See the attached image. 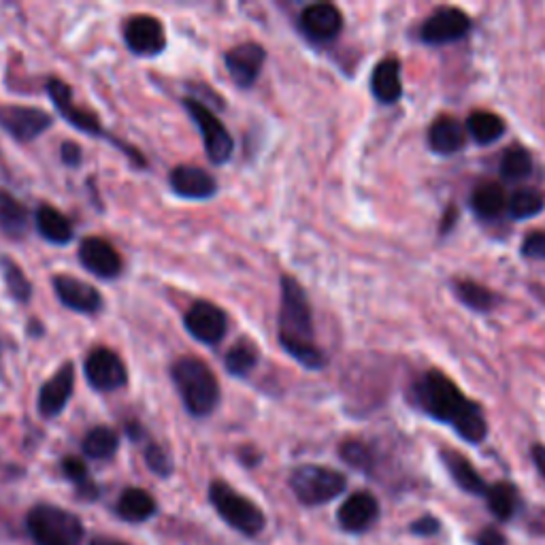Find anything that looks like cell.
<instances>
[{
	"mask_svg": "<svg viewBox=\"0 0 545 545\" xmlns=\"http://www.w3.org/2000/svg\"><path fill=\"white\" fill-rule=\"evenodd\" d=\"M279 345L307 369L326 365L324 352L316 345L313 316L307 294L294 277H282V307H279Z\"/></svg>",
	"mask_w": 545,
	"mask_h": 545,
	"instance_id": "6da1fadb",
	"label": "cell"
},
{
	"mask_svg": "<svg viewBox=\"0 0 545 545\" xmlns=\"http://www.w3.org/2000/svg\"><path fill=\"white\" fill-rule=\"evenodd\" d=\"M171 375L181 401L192 416L205 418L213 414V409L220 403V384L203 360L192 356L179 358L171 369Z\"/></svg>",
	"mask_w": 545,
	"mask_h": 545,
	"instance_id": "7a4b0ae2",
	"label": "cell"
},
{
	"mask_svg": "<svg viewBox=\"0 0 545 545\" xmlns=\"http://www.w3.org/2000/svg\"><path fill=\"white\" fill-rule=\"evenodd\" d=\"M26 528L37 545H79L86 533L79 516L47 503L28 511Z\"/></svg>",
	"mask_w": 545,
	"mask_h": 545,
	"instance_id": "3957f363",
	"label": "cell"
},
{
	"mask_svg": "<svg viewBox=\"0 0 545 545\" xmlns=\"http://www.w3.org/2000/svg\"><path fill=\"white\" fill-rule=\"evenodd\" d=\"M209 501L216 507L222 520L243 535L254 537L262 531L264 524H267L260 507L254 501L243 497V494H239L233 486H228L226 482H213L209 486Z\"/></svg>",
	"mask_w": 545,
	"mask_h": 545,
	"instance_id": "277c9868",
	"label": "cell"
},
{
	"mask_svg": "<svg viewBox=\"0 0 545 545\" xmlns=\"http://www.w3.org/2000/svg\"><path fill=\"white\" fill-rule=\"evenodd\" d=\"M418 399L428 416L439 422H450L452 426L462 416V411L471 405L452 379L437 371L422 377V382L418 384Z\"/></svg>",
	"mask_w": 545,
	"mask_h": 545,
	"instance_id": "5b68a950",
	"label": "cell"
},
{
	"mask_svg": "<svg viewBox=\"0 0 545 545\" xmlns=\"http://www.w3.org/2000/svg\"><path fill=\"white\" fill-rule=\"evenodd\" d=\"M47 94H49V98H52V101H54V105H56V109L60 111L62 118H64L66 122H69L71 126H75V128L81 130V132H86V135H92V137H105V139L113 141L115 145L122 147V150L126 152V156H130L132 162L137 164V167H145L147 162H145V158H143L137 150H132L130 145H124V143H120L118 139H113V137L107 135V132L103 130L101 120H98V115H96V113H92V111H88V109H84V107H77V105L73 103V92H71L69 86L64 84L62 79L49 77V79H47Z\"/></svg>",
	"mask_w": 545,
	"mask_h": 545,
	"instance_id": "8992f818",
	"label": "cell"
},
{
	"mask_svg": "<svg viewBox=\"0 0 545 545\" xmlns=\"http://www.w3.org/2000/svg\"><path fill=\"white\" fill-rule=\"evenodd\" d=\"M345 486H348V482H345L343 473L320 465H303L294 469L290 475V488L294 497L309 507L337 499Z\"/></svg>",
	"mask_w": 545,
	"mask_h": 545,
	"instance_id": "52a82bcc",
	"label": "cell"
},
{
	"mask_svg": "<svg viewBox=\"0 0 545 545\" xmlns=\"http://www.w3.org/2000/svg\"><path fill=\"white\" fill-rule=\"evenodd\" d=\"M184 107L192 115L194 124L198 126L203 135L205 152L213 164H226L233 156L235 143L226 126L216 118L209 107H205L201 101H194V98H184Z\"/></svg>",
	"mask_w": 545,
	"mask_h": 545,
	"instance_id": "ba28073f",
	"label": "cell"
},
{
	"mask_svg": "<svg viewBox=\"0 0 545 545\" xmlns=\"http://www.w3.org/2000/svg\"><path fill=\"white\" fill-rule=\"evenodd\" d=\"M86 379L98 392H113L128 384V371L122 358L109 348H96L86 358Z\"/></svg>",
	"mask_w": 545,
	"mask_h": 545,
	"instance_id": "9c48e42d",
	"label": "cell"
},
{
	"mask_svg": "<svg viewBox=\"0 0 545 545\" xmlns=\"http://www.w3.org/2000/svg\"><path fill=\"white\" fill-rule=\"evenodd\" d=\"M52 122V115L37 107L0 105V128L18 141H35Z\"/></svg>",
	"mask_w": 545,
	"mask_h": 545,
	"instance_id": "30bf717a",
	"label": "cell"
},
{
	"mask_svg": "<svg viewBox=\"0 0 545 545\" xmlns=\"http://www.w3.org/2000/svg\"><path fill=\"white\" fill-rule=\"evenodd\" d=\"M188 333L205 345H216L226 337L228 318L226 313L209 301H196L184 318Z\"/></svg>",
	"mask_w": 545,
	"mask_h": 545,
	"instance_id": "8fae6325",
	"label": "cell"
},
{
	"mask_svg": "<svg viewBox=\"0 0 545 545\" xmlns=\"http://www.w3.org/2000/svg\"><path fill=\"white\" fill-rule=\"evenodd\" d=\"M124 41L137 56H158L167 47L164 26L154 15H135L124 28Z\"/></svg>",
	"mask_w": 545,
	"mask_h": 545,
	"instance_id": "7c38bea8",
	"label": "cell"
},
{
	"mask_svg": "<svg viewBox=\"0 0 545 545\" xmlns=\"http://www.w3.org/2000/svg\"><path fill=\"white\" fill-rule=\"evenodd\" d=\"M471 28V20L467 18V13H462L460 9L454 7H443L437 9L431 18H428L422 26V41L431 43V45H445V43H454L462 39Z\"/></svg>",
	"mask_w": 545,
	"mask_h": 545,
	"instance_id": "4fadbf2b",
	"label": "cell"
},
{
	"mask_svg": "<svg viewBox=\"0 0 545 545\" xmlns=\"http://www.w3.org/2000/svg\"><path fill=\"white\" fill-rule=\"evenodd\" d=\"M264 60H267V52L258 43H241L226 52V71L230 79L235 81L239 88H252L254 81L258 79Z\"/></svg>",
	"mask_w": 545,
	"mask_h": 545,
	"instance_id": "5bb4252c",
	"label": "cell"
},
{
	"mask_svg": "<svg viewBox=\"0 0 545 545\" xmlns=\"http://www.w3.org/2000/svg\"><path fill=\"white\" fill-rule=\"evenodd\" d=\"M75 390V367L71 362H66L62 365L52 379H47V382L41 386L39 399H37V409L43 418H56L60 416L66 403L71 401Z\"/></svg>",
	"mask_w": 545,
	"mask_h": 545,
	"instance_id": "9a60e30c",
	"label": "cell"
},
{
	"mask_svg": "<svg viewBox=\"0 0 545 545\" xmlns=\"http://www.w3.org/2000/svg\"><path fill=\"white\" fill-rule=\"evenodd\" d=\"M79 260L90 273L101 279L118 277L124 269L118 250L101 237H86L79 243Z\"/></svg>",
	"mask_w": 545,
	"mask_h": 545,
	"instance_id": "2e32d148",
	"label": "cell"
},
{
	"mask_svg": "<svg viewBox=\"0 0 545 545\" xmlns=\"http://www.w3.org/2000/svg\"><path fill=\"white\" fill-rule=\"evenodd\" d=\"M54 290L64 307L79 313H98L103 309V296L94 286L71 275L54 277Z\"/></svg>",
	"mask_w": 545,
	"mask_h": 545,
	"instance_id": "e0dca14e",
	"label": "cell"
},
{
	"mask_svg": "<svg viewBox=\"0 0 545 545\" xmlns=\"http://www.w3.org/2000/svg\"><path fill=\"white\" fill-rule=\"evenodd\" d=\"M171 188L177 196L188 198V201H205L218 192V181L213 179L205 169L190 167V164H179L171 171Z\"/></svg>",
	"mask_w": 545,
	"mask_h": 545,
	"instance_id": "ac0fdd59",
	"label": "cell"
},
{
	"mask_svg": "<svg viewBox=\"0 0 545 545\" xmlns=\"http://www.w3.org/2000/svg\"><path fill=\"white\" fill-rule=\"evenodd\" d=\"M301 28L305 35L318 43L333 41L341 28H343V15L341 11L330 3H318L309 5L301 13Z\"/></svg>",
	"mask_w": 545,
	"mask_h": 545,
	"instance_id": "d6986e66",
	"label": "cell"
},
{
	"mask_svg": "<svg viewBox=\"0 0 545 545\" xmlns=\"http://www.w3.org/2000/svg\"><path fill=\"white\" fill-rule=\"evenodd\" d=\"M379 518V503L369 492H356L345 501L339 511L337 520L343 531L348 533H365Z\"/></svg>",
	"mask_w": 545,
	"mask_h": 545,
	"instance_id": "ffe728a7",
	"label": "cell"
},
{
	"mask_svg": "<svg viewBox=\"0 0 545 545\" xmlns=\"http://www.w3.org/2000/svg\"><path fill=\"white\" fill-rule=\"evenodd\" d=\"M371 88H373V94L377 96V101H382V103L399 101L401 94H403L399 60L388 58L384 62H379L375 66L373 77H371Z\"/></svg>",
	"mask_w": 545,
	"mask_h": 545,
	"instance_id": "44dd1931",
	"label": "cell"
},
{
	"mask_svg": "<svg viewBox=\"0 0 545 545\" xmlns=\"http://www.w3.org/2000/svg\"><path fill=\"white\" fill-rule=\"evenodd\" d=\"M35 222H37V230L41 233V237L49 243L66 245V243H71L75 237V230H73V224L69 222V218L49 205H41L37 209Z\"/></svg>",
	"mask_w": 545,
	"mask_h": 545,
	"instance_id": "7402d4cb",
	"label": "cell"
},
{
	"mask_svg": "<svg viewBox=\"0 0 545 545\" xmlns=\"http://www.w3.org/2000/svg\"><path fill=\"white\" fill-rule=\"evenodd\" d=\"M441 458H443L445 467H448L452 480L456 482L458 488H462L469 494H486L488 492V484L484 482V477L473 469V465L465 456L458 454V452H452V450H445L441 454Z\"/></svg>",
	"mask_w": 545,
	"mask_h": 545,
	"instance_id": "603a6c76",
	"label": "cell"
},
{
	"mask_svg": "<svg viewBox=\"0 0 545 545\" xmlns=\"http://www.w3.org/2000/svg\"><path fill=\"white\" fill-rule=\"evenodd\" d=\"M118 516L126 522H145L156 514V499L143 488H128L118 499Z\"/></svg>",
	"mask_w": 545,
	"mask_h": 545,
	"instance_id": "cb8c5ba5",
	"label": "cell"
},
{
	"mask_svg": "<svg viewBox=\"0 0 545 545\" xmlns=\"http://www.w3.org/2000/svg\"><path fill=\"white\" fill-rule=\"evenodd\" d=\"M428 143L437 154H454L465 145V130L454 118H439L428 130Z\"/></svg>",
	"mask_w": 545,
	"mask_h": 545,
	"instance_id": "d4e9b609",
	"label": "cell"
},
{
	"mask_svg": "<svg viewBox=\"0 0 545 545\" xmlns=\"http://www.w3.org/2000/svg\"><path fill=\"white\" fill-rule=\"evenodd\" d=\"M486 499H488L490 514L501 522H507V520L514 518L518 507H520V494H518L516 486H511L507 482L488 486Z\"/></svg>",
	"mask_w": 545,
	"mask_h": 545,
	"instance_id": "484cf974",
	"label": "cell"
},
{
	"mask_svg": "<svg viewBox=\"0 0 545 545\" xmlns=\"http://www.w3.org/2000/svg\"><path fill=\"white\" fill-rule=\"evenodd\" d=\"M26 228H28V213L24 205L20 201H15L9 192L0 190V230L13 239H20L24 237Z\"/></svg>",
	"mask_w": 545,
	"mask_h": 545,
	"instance_id": "4316f807",
	"label": "cell"
},
{
	"mask_svg": "<svg viewBox=\"0 0 545 545\" xmlns=\"http://www.w3.org/2000/svg\"><path fill=\"white\" fill-rule=\"evenodd\" d=\"M258 360H260V354L256 345L250 339H241L228 350L224 365H226V371L233 377H247L256 369Z\"/></svg>",
	"mask_w": 545,
	"mask_h": 545,
	"instance_id": "83f0119b",
	"label": "cell"
},
{
	"mask_svg": "<svg viewBox=\"0 0 545 545\" xmlns=\"http://www.w3.org/2000/svg\"><path fill=\"white\" fill-rule=\"evenodd\" d=\"M118 445H120V437H118V433L113 431V428L96 426L84 437L81 448H84L86 456H90L94 460H107L115 452H118Z\"/></svg>",
	"mask_w": 545,
	"mask_h": 545,
	"instance_id": "f1b7e54d",
	"label": "cell"
},
{
	"mask_svg": "<svg viewBox=\"0 0 545 545\" xmlns=\"http://www.w3.org/2000/svg\"><path fill=\"white\" fill-rule=\"evenodd\" d=\"M467 128L477 143L488 145V143H494L503 137L505 122L499 118V115H494L490 111H477V113L469 115Z\"/></svg>",
	"mask_w": 545,
	"mask_h": 545,
	"instance_id": "f546056e",
	"label": "cell"
},
{
	"mask_svg": "<svg viewBox=\"0 0 545 545\" xmlns=\"http://www.w3.org/2000/svg\"><path fill=\"white\" fill-rule=\"evenodd\" d=\"M471 205L477 216L482 218H494L505 209L507 198L499 184H484L477 188L471 196Z\"/></svg>",
	"mask_w": 545,
	"mask_h": 545,
	"instance_id": "4dcf8cb0",
	"label": "cell"
},
{
	"mask_svg": "<svg viewBox=\"0 0 545 545\" xmlns=\"http://www.w3.org/2000/svg\"><path fill=\"white\" fill-rule=\"evenodd\" d=\"M543 205H545V198L539 190L520 188L511 194L507 209L511 213V218L526 220V218H533V216H537V213H541Z\"/></svg>",
	"mask_w": 545,
	"mask_h": 545,
	"instance_id": "1f68e13d",
	"label": "cell"
},
{
	"mask_svg": "<svg viewBox=\"0 0 545 545\" xmlns=\"http://www.w3.org/2000/svg\"><path fill=\"white\" fill-rule=\"evenodd\" d=\"M62 473L77 486V492H79L81 499L92 501V499L98 497V488L88 477V467H86L84 460H79L75 456L64 458L62 460Z\"/></svg>",
	"mask_w": 545,
	"mask_h": 545,
	"instance_id": "d6a6232c",
	"label": "cell"
},
{
	"mask_svg": "<svg viewBox=\"0 0 545 545\" xmlns=\"http://www.w3.org/2000/svg\"><path fill=\"white\" fill-rule=\"evenodd\" d=\"M0 267H3V277H5V284H7L11 299L18 301V303H28L30 296H32V284H30V279L26 277V273L7 256L0 260Z\"/></svg>",
	"mask_w": 545,
	"mask_h": 545,
	"instance_id": "836d02e7",
	"label": "cell"
},
{
	"mask_svg": "<svg viewBox=\"0 0 545 545\" xmlns=\"http://www.w3.org/2000/svg\"><path fill=\"white\" fill-rule=\"evenodd\" d=\"M454 292L462 303L475 311H488L494 305V296L488 288L475 284V282H467V279H462V282H454Z\"/></svg>",
	"mask_w": 545,
	"mask_h": 545,
	"instance_id": "e575fe53",
	"label": "cell"
},
{
	"mask_svg": "<svg viewBox=\"0 0 545 545\" xmlns=\"http://www.w3.org/2000/svg\"><path fill=\"white\" fill-rule=\"evenodd\" d=\"M531 171H533L531 154L522 150V147H514V150L505 152V156L501 160V175L505 179L518 181V179H524V177L531 175Z\"/></svg>",
	"mask_w": 545,
	"mask_h": 545,
	"instance_id": "d590c367",
	"label": "cell"
},
{
	"mask_svg": "<svg viewBox=\"0 0 545 545\" xmlns=\"http://www.w3.org/2000/svg\"><path fill=\"white\" fill-rule=\"evenodd\" d=\"M339 454L350 467L360 471H369L373 465V454L362 441H345L339 448Z\"/></svg>",
	"mask_w": 545,
	"mask_h": 545,
	"instance_id": "8d00e7d4",
	"label": "cell"
},
{
	"mask_svg": "<svg viewBox=\"0 0 545 545\" xmlns=\"http://www.w3.org/2000/svg\"><path fill=\"white\" fill-rule=\"evenodd\" d=\"M145 462H147V467H150L160 477H169L173 473V460H171L169 452L162 450L160 445H156V443H150L145 448Z\"/></svg>",
	"mask_w": 545,
	"mask_h": 545,
	"instance_id": "74e56055",
	"label": "cell"
},
{
	"mask_svg": "<svg viewBox=\"0 0 545 545\" xmlns=\"http://www.w3.org/2000/svg\"><path fill=\"white\" fill-rule=\"evenodd\" d=\"M522 254L526 258H545V235L543 233L526 235L522 243Z\"/></svg>",
	"mask_w": 545,
	"mask_h": 545,
	"instance_id": "f35d334b",
	"label": "cell"
},
{
	"mask_svg": "<svg viewBox=\"0 0 545 545\" xmlns=\"http://www.w3.org/2000/svg\"><path fill=\"white\" fill-rule=\"evenodd\" d=\"M439 531H441V524L433 516H424V518H420V520H416L414 524H411V533H416L420 537H433Z\"/></svg>",
	"mask_w": 545,
	"mask_h": 545,
	"instance_id": "ab89813d",
	"label": "cell"
},
{
	"mask_svg": "<svg viewBox=\"0 0 545 545\" xmlns=\"http://www.w3.org/2000/svg\"><path fill=\"white\" fill-rule=\"evenodd\" d=\"M60 158H62V162L66 164V167H77V164H81V147L77 143H73V141L62 143Z\"/></svg>",
	"mask_w": 545,
	"mask_h": 545,
	"instance_id": "60d3db41",
	"label": "cell"
},
{
	"mask_svg": "<svg viewBox=\"0 0 545 545\" xmlns=\"http://www.w3.org/2000/svg\"><path fill=\"white\" fill-rule=\"evenodd\" d=\"M477 545H507L505 537L497 528H484V531L475 539Z\"/></svg>",
	"mask_w": 545,
	"mask_h": 545,
	"instance_id": "b9f144b4",
	"label": "cell"
},
{
	"mask_svg": "<svg viewBox=\"0 0 545 545\" xmlns=\"http://www.w3.org/2000/svg\"><path fill=\"white\" fill-rule=\"evenodd\" d=\"M533 460H535V465H537L541 477L545 480V448H543V445H535V448H533Z\"/></svg>",
	"mask_w": 545,
	"mask_h": 545,
	"instance_id": "7bdbcfd3",
	"label": "cell"
},
{
	"mask_svg": "<svg viewBox=\"0 0 545 545\" xmlns=\"http://www.w3.org/2000/svg\"><path fill=\"white\" fill-rule=\"evenodd\" d=\"M126 435H128L132 441H139V439H143L145 431H143V426H141V424L130 422V424H126Z\"/></svg>",
	"mask_w": 545,
	"mask_h": 545,
	"instance_id": "ee69618b",
	"label": "cell"
},
{
	"mask_svg": "<svg viewBox=\"0 0 545 545\" xmlns=\"http://www.w3.org/2000/svg\"><path fill=\"white\" fill-rule=\"evenodd\" d=\"M90 545H128V543L115 541V539H94Z\"/></svg>",
	"mask_w": 545,
	"mask_h": 545,
	"instance_id": "f6af8a7d",
	"label": "cell"
}]
</instances>
